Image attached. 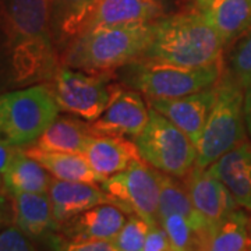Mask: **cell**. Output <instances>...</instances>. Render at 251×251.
I'll return each mask as SVG.
<instances>
[{"mask_svg":"<svg viewBox=\"0 0 251 251\" xmlns=\"http://www.w3.org/2000/svg\"><path fill=\"white\" fill-rule=\"evenodd\" d=\"M150 230L151 225L147 221L137 215H130L112 243L116 251H143Z\"/></svg>","mask_w":251,"mask_h":251,"instance_id":"obj_28","label":"cell"},{"mask_svg":"<svg viewBox=\"0 0 251 251\" xmlns=\"http://www.w3.org/2000/svg\"><path fill=\"white\" fill-rule=\"evenodd\" d=\"M250 216L236 209L208 229L201 251H250Z\"/></svg>","mask_w":251,"mask_h":251,"instance_id":"obj_24","label":"cell"},{"mask_svg":"<svg viewBox=\"0 0 251 251\" xmlns=\"http://www.w3.org/2000/svg\"><path fill=\"white\" fill-rule=\"evenodd\" d=\"M0 183H1V179H0Z\"/></svg>","mask_w":251,"mask_h":251,"instance_id":"obj_37","label":"cell"},{"mask_svg":"<svg viewBox=\"0 0 251 251\" xmlns=\"http://www.w3.org/2000/svg\"><path fill=\"white\" fill-rule=\"evenodd\" d=\"M183 179L194 209L209 227L237 209V204L229 190L208 169L194 166Z\"/></svg>","mask_w":251,"mask_h":251,"instance_id":"obj_11","label":"cell"},{"mask_svg":"<svg viewBox=\"0 0 251 251\" xmlns=\"http://www.w3.org/2000/svg\"><path fill=\"white\" fill-rule=\"evenodd\" d=\"M246 134L243 85L225 69L216 82L215 100L197 144L196 166L209 168L222 155L246 141Z\"/></svg>","mask_w":251,"mask_h":251,"instance_id":"obj_6","label":"cell"},{"mask_svg":"<svg viewBox=\"0 0 251 251\" xmlns=\"http://www.w3.org/2000/svg\"><path fill=\"white\" fill-rule=\"evenodd\" d=\"M90 123L77 116H57L29 147L48 152L84 153L94 137Z\"/></svg>","mask_w":251,"mask_h":251,"instance_id":"obj_20","label":"cell"},{"mask_svg":"<svg viewBox=\"0 0 251 251\" xmlns=\"http://www.w3.org/2000/svg\"><path fill=\"white\" fill-rule=\"evenodd\" d=\"M225 48L205 13L194 10L156 20L143 59L197 69L222 62Z\"/></svg>","mask_w":251,"mask_h":251,"instance_id":"obj_2","label":"cell"},{"mask_svg":"<svg viewBox=\"0 0 251 251\" xmlns=\"http://www.w3.org/2000/svg\"><path fill=\"white\" fill-rule=\"evenodd\" d=\"M59 112L48 84L0 94V144L10 148L32 145Z\"/></svg>","mask_w":251,"mask_h":251,"instance_id":"obj_5","label":"cell"},{"mask_svg":"<svg viewBox=\"0 0 251 251\" xmlns=\"http://www.w3.org/2000/svg\"><path fill=\"white\" fill-rule=\"evenodd\" d=\"M52 180L53 176L23 148H17L13 161L3 173V184L10 194L48 193Z\"/></svg>","mask_w":251,"mask_h":251,"instance_id":"obj_21","label":"cell"},{"mask_svg":"<svg viewBox=\"0 0 251 251\" xmlns=\"http://www.w3.org/2000/svg\"><path fill=\"white\" fill-rule=\"evenodd\" d=\"M229 190L237 206L251 212V143L243 141L222 155L209 168Z\"/></svg>","mask_w":251,"mask_h":251,"instance_id":"obj_15","label":"cell"},{"mask_svg":"<svg viewBox=\"0 0 251 251\" xmlns=\"http://www.w3.org/2000/svg\"><path fill=\"white\" fill-rule=\"evenodd\" d=\"M24 151L39 162L54 179L95 184L103 181V179L91 168L84 153L48 152L34 147H27Z\"/></svg>","mask_w":251,"mask_h":251,"instance_id":"obj_22","label":"cell"},{"mask_svg":"<svg viewBox=\"0 0 251 251\" xmlns=\"http://www.w3.org/2000/svg\"><path fill=\"white\" fill-rule=\"evenodd\" d=\"M226 69L242 85L251 80V24L229 46Z\"/></svg>","mask_w":251,"mask_h":251,"instance_id":"obj_27","label":"cell"},{"mask_svg":"<svg viewBox=\"0 0 251 251\" xmlns=\"http://www.w3.org/2000/svg\"><path fill=\"white\" fill-rule=\"evenodd\" d=\"M48 196L52 202L54 219L59 225L94 206L113 204L112 197L95 183L66 181L54 177L48 190Z\"/></svg>","mask_w":251,"mask_h":251,"instance_id":"obj_13","label":"cell"},{"mask_svg":"<svg viewBox=\"0 0 251 251\" xmlns=\"http://www.w3.org/2000/svg\"><path fill=\"white\" fill-rule=\"evenodd\" d=\"M243 112H244L246 130L251 138V80L243 85Z\"/></svg>","mask_w":251,"mask_h":251,"instance_id":"obj_33","label":"cell"},{"mask_svg":"<svg viewBox=\"0 0 251 251\" xmlns=\"http://www.w3.org/2000/svg\"><path fill=\"white\" fill-rule=\"evenodd\" d=\"M162 229L169 236L172 243L181 251H201L209 227L198 226L186 216L171 214L159 221Z\"/></svg>","mask_w":251,"mask_h":251,"instance_id":"obj_26","label":"cell"},{"mask_svg":"<svg viewBox=\"0 0 251 251\" xmlns=\"http://www.w3.org/2000/svg\"><path fill=\"white\" fill-rule=\"evenodd\" d=\"M48 85L62 112L94 122L105 112L117 84L112 72L88 73L60 66Z\"/></svg>","mask_w":251,"mask_h":251,"instance_id":"obj_8","label":"cell"},{"mask_svg":"<svg viewBox=\"0 0 251 251\" xmlns=\"http://www.w3.org/2000/svg\"><path fill=\"white\" fill-rule=\"evenodd\" d=\"M250 251H251V224H250Z\"/></svg>","mask_w":251,"mask_h":251,"instance_id":"obj_36","label":"cell"},{"mask_svg":"<svg viewBox=\"0 0 251 251\" xmlns=\"http://www.w3.org/2000/svg\"><path fill=\"white\" fill-rule=\"evenodd\" d=\"M49 242L53 251H116L112 242L69 239L63 234H50Z\"/></svg>","mask_w":251,"mask_h":251,"instance_id":"obj_29","label":"cell"},{"mask_svg":"<svg viewBox=\"0 0 251 251\" xmlns=\"http://www.w3.org/2000/svg\"><path fill=\"white\" fill-rule=\"evenodd\" d=\"M97 3L98 0H49L50 31L59 56L87 28Z\"/></svg>","mask_w":251,"mask_h":251,"instance_id":"obj_18","label":"cell"},{"mask_svg":"<svg viewBox=\"0 0 251 251\" xmlns=\"http://www.w3.org/2000/svg\"><path fill=\"white\" fill-rule=\"evenodd\" d=\"M60 66L49 0H0V91L48 84Z\"/></svg>","mask_w":251,"mask_h":251,"instance_id":"obj_1","label":"cell"},{"mask_svg":"<svg viewBox=\"0 0 251 251\" xmlns=\"http://www.w3.org/2000/svg\"><path fill=\"white\" fill-rule=\"evenodd\" d=\"M225 60L205 67H181L176 64L140 59L120 67V78L130 88L148 99H173L206 90L222 77Z\"/></svg>","mask_w":251,"mask_h":251,"instance_id":"obj_4","label":"cell"},{"mask_svg":"<svg viewBox=\"0 0 251 251\" xmlns=\"http://www.w3.org/2000/svg\"><path fill=\"white\" fill-rule=\"evenodd\" d=\"M127 221V214L113 204H100L60 225L59 232L69 239L112 242Z\"/></svg>","mask_w":251,"mask_h":251,"instance_id":"obj_14","label":"cell"},{"mask_svg":"<svg viewBox=\"0 0 251 251\" xmlns=\"http://www.w3.org/2000/svg\"><path fill=\"white\" fill-rule=\"evenodd\" d=\"M0 251H36L31 239L16 225L0 230Z\"/></svg>","mask_w":251,"mask_h":251,"instance_id":"obj_30","label":"cell"},{"mask_svg":"<svg viewBox=\"0 0 251 251\" xmlns=\"http://www.w3.org/2000/svg\"><path fill=\"white\" fill-rule=\"evenodd\" d=\"M14 225V209L13 198L9 191L4 193L0 190V230Z\"/></svg>","mask_w":251,"mask_h":251,"instance_id":"obj_32","label":"cell"},{"mask_svg":"<svg viewBox=\"0 0 251 251\" xmlns=\"http://www.w3.org/2000/svg\"><path fill=\"white\" fill-rule=\"evenodd\" d=\"M171 214H180L198 226L209 227L194 209L184 183H180L175 176L161 172V196H159L158 218L161 221L162 218Z\"/></svg>","mask_w":251,"mask_h":251,"instance_id":"obj_25","label":"cell"},{"mask_svg":"<svg viewBox=\"0 0 251 251\" xmlns=\"http://www.w3.org/2000/svg\"><path fill=\"white\" fill-rule=\"evenodd\" d=\"M194 1H196L197 9L201 10V11H205L209 7V4L212 3V0H194Z\"/></svg>","mask_w":251,"mask_h":251,"instance_id":"obj_35","label":"cell"},{"mask_svg":"<svg viewBox=\"0 0 251 251\" xmlns=\"http://www.w3.org/2000/svg\"><path fill=\"white\" fill-rule=\"evenodd\" d=\"M225 46H230L251 24V0H212L204 11Z\"/></svg>","mask_w":251,"mask_h":251,"instance_id":"obj_23","label":"cell"},{"mask_svg":"<svg viewBox=\"0 0 251 251\" xmlns=\"http://www.w3.org/2000/svg\"><path fill=\"white\" fill-rule=\"evenodd\" d=\"M84 155L94 172L106 180L127 169L134 161L143 159L137 144L126 137L94 135Z\"/></svg>","mask_w":251,"mask_h":251,"instance_id":"obj_16","label":"cell"},{"mask_svg":"<svg viewBox=\"0 0 251 251\" xmlns=\"http://www.w3.org/2000/svg\"><path fill=\"white\" fill-rule=\"evenodd\" d=\"M134 143L140 155L156 171L186 177L197 162V145L169 119L150 108V119Z\"/></svg>","mask_w":251,"mask_h":251,"instance_id":"obj_7","label":"cell"},{"mask_svg":"<svg viewBox=\"0 0 251 251\" xmlns=\"http://www.w3.org/2000/svg\"><path fill=\"white\" fill-rule=\"evenodd\" d=\"M153 23L105 25L81 32L60 53V64L88 73L113 72L143 59Z\"/></svg>","mask_w":251,"mask_h":251,"instance_id":"obj_3","label":"cell"},{"mask_svg":"<svg viewBox=\"0 0 251 251\" xmlns=\"http://www.w3.org/2000/svg\"><path fill=\"white\" fill-rule=\"evenodd\" d=\"M14 225L31 240L49 237L57 233L60 225L56 222L53 208L48 193L11 194Z\"/></svg>","mask_w":251,"mask_h":251,"instance_id":"obj_17","label":"cell"},{"mask_svg":"<svg viewBox=\"0 0 251 251\" xmlns=\"http://www.w3.org/2000/svg\"><path fill=\"white\" fill-rule=\"evenodd\" d=\"M161 16L162 9L156 0H98L84 31L105 25L155 23Z\"/></svg>","mask_w":251,"mask_h":251,"instance_id":"obj_19","label":"cell"},{"mask_svg":"<svg viewBox=\"0 0 251 251\" xmlns=\"http://www.w3.org/2000/svg\"><path fill=\"white\" fill-rule=\"evenodd\" d=\"M100 184L112 197L113 204L127 215L140 216L151 226L159 225L161 172L144 159L134 161L127 169L103 180Z\"/></svg>","mask_w":251,"mask_h":251,"instance_id":"obj_9","label":"cell"},{"mask_svg":"<svg viewBox=\"0 0 251 251\" xmlns=\"http://www.w3.org/2000/svg\"><path fill=\"white\" fill-rule=\"evenodd\" d=\"M148 119L150 105H145L143 95L117 84L105 112L90 126L95 135L135 138L143 133Z\"/></svg>","mask_w":251,"mask_h":251,"instance_id":"obj_10","label":"cell"},{"mask_svg":"<svg viewBox=\"0 0 251 251\" xmlns=\"http://www.w3.org/2000/svg\"><path fill=\"white\" fill-rule=\"evenodd\" d=\"M16 151H17V148H10V147L0 144V173H4V171L7 169L10 162L13 161V158L16 155Z\"/></svg>","mask_w":251,"mask_h":251,"instance_id":"obj_34","label":"cell"},{"mask_svg":"<svg viewBox=\"0 0 251 251\" xmlns=\"http://www.w3.org/2000/svg\"><path fill=\"white\" fill-rule=\"evenodd\" d=\"M143 251H181L177 249L166 232L162 229L161 225H155L151 226L150 234L147 237V242L144 246Z\"/></svg>","mask_w":251,"mask_h":251,"instance_id":"obj_31","label":"cell"},{"mask_svg":"<svg viewBox=\"0 0 251 251\" xmlns=\"http://www.w3.org/2000/svg\"><path fill=\"white\" fill-rule=\"evenodd\" d=\"M215 94L216 84L206 90L188 94L180 98L148 99L147 102L150 108L155 109L166 119H169L197 145L208 115L214 105Z\"/></svg>","mask_w":251,"mask_h":251,"instance_id":"obj_12","label":"cell"}]
</instances>
